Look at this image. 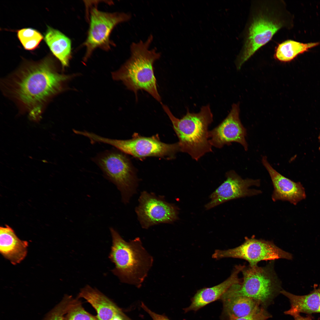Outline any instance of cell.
Returning a JSON list of instances; mask_svg holds the SVG:
<instances>
[{"mask_svg": "<svg viewBox=\"0 0 320 320\" xmlns=\"http://www.w3.org/2000/svg\"><path fill=\"white\" fill-rule=\"evenodd\" d=\"M225 176L226 180L210 195L211 200L205 206L206 209L230 200L256 195L262 192L260 190L249 188L252 186H259V179H243L233 170L227 172Z\"/></svg>", "mask_w": 320, "mask_h": 320, "instance_id": "obj_12", "label": "cell"}, {"mask_svg": "<svg viewBox=\"0 0 320 320\" xmlns=\"http://www.w3.org/2000/svg\"><path fill=\"white\" fill-rule=\"evenodd\" d=\"M319 138V142H320V132L319 135V138ZM319 150H320V147H319Z\"/></svg>", "mask_w": 320, "mask_h": 320, "instance_id": "obj_28", "label": "cell"}, {"mask_svg": "<svg viewBox=\"0 0 320 320\" xmlns=\"http://www.w3.org/2000/svg\"><path fill=\"white\" fill-rule=\"evenodd\" d=\"M262 161L271 177L274 190L272 199L274 201H287L296 205L306 197L304 188L300 182H295L284 177L275 169L263 156Z\"/></svg>", "mask_w": 320, "mask_h": 320, "instance_id": "obj_14", "label": "cell"}, {"mask_svg": "<svg viewBox=\"0 0 320 320\" xmlns=\"http://www.w3.org/2000/svg\"><path fill=\"white\" fill-rule=\"evenodd\" d=\"M74 299L65 295L62 300L47 313L43 320H65V316Z\"/></svg>", "mask_w": 320, "mask_h": 320, "instance_id": "obj_23", "label": "cell"}, {"mask_svg": "<svg viewBox=\"0 0 320 320\" xmlns=\"http://www.w3.org/2000/svg\"><path fill=\"white\" fill-rule=\"evenodd\" d=\"M135 211L143 228L161 223H172L178 219V209L166 201L164 197L144 191L138 199Z\"/></svg>", "mask_w": 320, "mask_h": 320, "instance_id": "obj_11", "label": "cell"}, {"mask_svg": "<svg viewBox=\"0 0 320 320\" xmlns=\"http://www.w3.org/2000/svg\"><path fill=\"white\" fill-rule=\"evenodd\" d=\"M44 40L52 54L60 62L64 68L68 65L71 57L70 39L57 30L47 26Z\"/></svg>", "mask_w": 320, "mask_h": 320, "instance_id": "obj_19", "label": "cell"}, {"mask_svg": "<svg viewBox=\"0 0 320 320\" xmlns=\"http://www.w3.org/2000/svg\"><path fill=\"white\" fill-rule=\"evenodd\" d=\"M18 39L24 48L32 50L37 48L44 38L39 31L31 28H25L17 31Z\"/></svg>", "mask_w": 320, "mask_h": 320, "instance_id": "obj_22", "label": "cell"}, {"mask_svg": "<svg viewBox=\"0 0 320 320\" xmlns=\"http://www.w3.org/2000/svg\"><path fill=\"white\" fill-rule=\"evenodd\" d=\"M245 266L244 265L240 264L235 266L231 275L224 281L213 287L199 290L192 298L190 305L185 309V312L197 311L221 298L232 285L241 282V280L239 278V274Z\"/></svg>", "mask_w": 320, "mask_h": 320, "instance_id": "obj_16", "label": "cell"}, {"mask_svg": "<svg viewBox=\"0 0 320 320\" xmlns=\"http://www.w3.org/2000/svg\"><path fill=\"white\" fill-rule=\"evenodd\" d=\"M279 17L267 10L260 12L253 17L247 31L242 49L236 60L238 69L284 26V21Z\"/></svg>", "mask_w": 320, "mask_h": 320, "instance_id": "obj_8", "label": "cell"}, {"mask_svg": "<svg viewBox=\"0 0 320 320\" xmlns=\"http://www.w3.org/2000/svg\"><path fill=\"white\" fill-rule=\"evenodd\" d=\"M273 263L264 267L245 266L241 282L232 285L222 297L244 296L265 305L282 290Z\"/></svg>", "mask_w": 320, "mask_h": 320, "instance_id": "obj_5", "label": "cell"}, {"mask_svg": "<svg viewBox=\"0 0 320 320\" xmlns=\"http://www.w3.org/2000/svg\"><path fill=\"white\" fill-rule=\"evenodd\" d=\"M239 104L232 105L230 112L218 126L209 131V142L212 145L218 148L225 145H229L233 142L238 143L248 149L245 137L247 130L241 124L239 118Z\"/></svg>", "mask_w": 320, "mask_h": 320, "instance_id": "obj_13", "label": "cell"}, {"mask_svg": "<svg viewBox=\"0 0 320 320\" xmlns=\"http://www.w3.org/2000/svg\"><path fill=\"white\" fill-rule=\"evenodd\" d=\"M153 40L151 35L145 41L132 43L129 57L118 70L112 73V76L114 80L121 81L128 89L134 93L136 98L138 91L143 90L161 103L153 64L161 54L156 48H150Z\"/></svg>", "mask_w": 320, "mask_h": 320, "instance_id": "obj_2", "label": "cell"}, {"mask_svg": "<svg viewBox=\"0 0 320 320\" xmlns=\"http://www.w3.org/2000/svg\"><path fill=\"white\" fill-rule=\"evenodd\" d=\"M292 316L294 317V320H313L310 316L306 317H304L301 316L300 314H296L293 315Z\"/></svg>", "mask_w": 320, "mask_h": 320, "instance_id": "obj_27", "label": "cell"}, {"mask_svg": "<svg viewBox=\"0 0 320 320\" xmlns=\"http://www.w3.org/2000/svg\"><path fill=\"white\" fill-rule=\"evenodd\" d=\"M65 320H98L85 310L78 299H74L65 315Z\"/></svg>", "mask_w": 320, "mask_h": 320, "instance_id": "obj_24", "label": "cell"}, {"mask_svg": "<svg viewBox=\"0 0 320 320\" xmlns=\"http://www.w3.org/2000/svg\"><path fill=\"white\" fill-rule=\"evenodd\" d=\"M225 312L230 317H241L249 315L261 307L258 302L248 297L238 296L221 297Z\"/></svg>", "mask_w": 320, "mask_h": 320, "instance_id": "obj_20", "label": "cell"}, {"mask_svg": "<svg viewBox=\"0 0 320 320\" xmlns=\"http://www.w3.org/2000/svg\"><path fill=\"white\" fill-rule=\"evenodd\" d=\"M28 243L20 239L10 226L0 227V252L13 265L20 263L26 257Z\"/></svg>", "mask_w": 320, "mask_h": 320, "instance_id": "obj_17", "label": "cell"}, {"mask_svg": "<svg viewBox=\"0 0 320 320\" xmlns=\"http://www.w3.org/2000/svg\"><path fill=\"white\" fill-rule=\"evenodd\" d=\"M142 308L151 317L153 320H170L166 316L155 313L149 309L143 302L141 303Z\"/></svg>", "mask_w": 320, "mask_h": 320, "instance_id": "obj_26", "label": "cell"}, {"mask_svg": "<svg viewBox=\"0 0 320 320\" xmlns=\"http://www.w3.org/2000/svg\"><path fill=\"white\" fill-rule=\"evenodd\" d=\"M55 64L49 56L38 62L26 61L3 81L5 94L33 121H40L46 105L64 90L65 83L73 76L59 73Z\"/></svg>", "mask_w": 320, "mask_h": 320, "instance_id": "obj_1", "label": "cell"}, {"mask_svg": "<svg viewBox=\"0 0 320 320\" xmlns=\"http://www.w3.org/2000/svg\"><path fill=\"white\" fill-rule=\"evenodd\" d=\"M271 316L263 307L249 315L241 317H230L229 320H267Z\"/></svg>", "mask_w": 320, "mask_h": 320, "instance_id": "obj_25", "label": "cell"}, {"mask_svg": "<svg viewBox=\"0 0 320 320\" xmlns=\"http://www.w3.org/2000/svg\"><path fill=\"white\" fill-rule=\"evenodd\" d=\"M90 138L92 143L99 142L108 144L124 153L139 159L150 156L173 159L176 153L180 151L178 142L165 143L161 141L156 135L145 137L135 133L131 139L121 140L106 138L92 133Z\"/></svg>", "mask_w": 320, "mask_h": 320, "instance_id": "obj_7", "label": "cell"}, {"mask_svg": "<svg viewBox=\"0 0 320 320\" xmlns=\"http://www.w3.org/2000/svg\"><path fill=\"white\" fill-rule=\"evenodd\" d=\"M78 298H84L92 305L98 320H132L107 297L88 285L81 290Z\"/></svg>", "mask_w": 320, "mask_h": 320, "instance_id": "obj_15", "label": "cell"}, {"mask_svg": "<svg viewBox=\"0 0 320 320\" xmlns=\"http://www.w3.org/2000/svg\"><path fill=\"white\" fill-rule=\"evenodd\" d=\"M110 230L112 245L109 258L115 265L112 272L121 282L140 287L152 265V257L139 237L127 242L114 229Z\"/></svg>", "mask_w": 320, "mask_h": 320, "instance_id": "obj_3", "label": "cell"}, {"mask_svg": "<svg viewBox=\"0 0 320 320\" xmlns=\"http://www.w3.org/2000/svg\"><path fill=\"white\" fill-rule=\"evenodd\" d=\"M320 44V42L304 43L292 40L284 41L276 48L274 57L281 62H287L293 60L299 55Z\"/></svg>", "mask_w": 320, "mask_h": 320, "instance_id": "obj_21", "label": "cell"}, {"mask_svg": "<svg viewBox=\"0 0 320 320\" xmlns=\"http://www.w3.org/2000/svg\"><path fill=\"white\" fill-rule=\"evenodd\" d=\"M90 17L87 37L84 44L86 50L84 59L85 61L97 48L109 50L111 44L109 37L112 31L118 24L129 21L131 15L124 12H103L93 7L91 9Z\"/></svg>", "mask_w": 320, "mask_h": 320, "instance_id": "obj_10", "label": "cell"}, {"mask_svg": "<svg viewBox=\"0 0 320 320\" xmlns=\"http://www.w3.org/2000/svg\"><path fill=\"white\" fill-rule=\"evenodd\" d=\"M172 124L178 139L180 151L187 153L198 161L206 153L212 151L209 140L208 127L213 121L209 105L202 106L198 113L187 110L179 119L175 117L168 107L160 103Z\"/></svg>", "mask_w": 320, "mask_h": 320, "instance_id": "obj_4", "label": "cell"}, {"mask_svg": "<svg viewBox=\"0 0 320 320\" xmlns=\"http://www.w3.org/2000/svg\"><path fill=\"white\" fill-rule=\"evenodd\" d=\"M289 300L290 308L284 312L292 316L300 313L311 314L320 313V287L315 286L309 294L304 295H295L282 289L280 292Z\"/></svg>", "mask_w": 320, "mask_h": 320, "instance_id": "obj_18", "label": "cell"}, {"mask_svg": "<svg viewBox=\"0 0 320 320\" xmlns=\"http://www.w3.org/2000/svg\"><path fill=\"white\" fill-rule=\"evenodd\" d=\"M239 246L227 250L216 249L212 255L214 259L231 257L244 260L251 266L257 265L262 261L284 259L291 260L292 255L276 246L271 241L246 237Z\"/></svg>", "mask_w": 320, "mask_h": 320, "instance_id": "obj_9", "label": "cell"}, {"mask_svg": "<svg viewBox=\"0 0 320 320\" xmlns=\"http://www.w3.org/2000/svg\"><path fill=\"white\" fill-rule=\"evenodd\" d=\"M93 160L105 177L119 191L123 203H128L136 192L138 180L128 157L124 153L113 149L98 154Z\"/></svg>", "mask_w": 320, "mask_h": 320, "instance_id": "obj_6", "label": "cell"}]
</instances>
